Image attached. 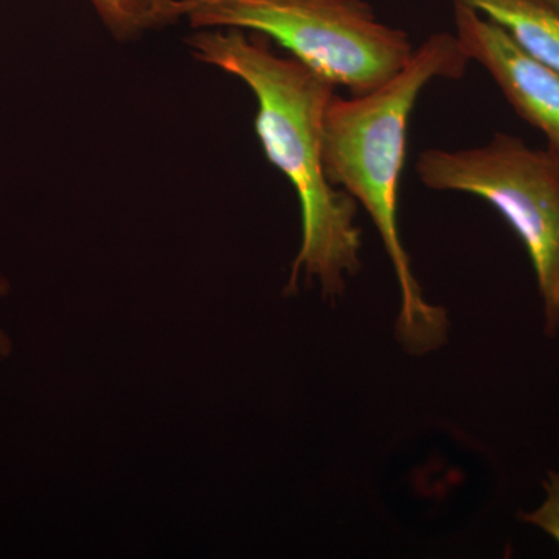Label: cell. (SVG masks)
Instances as JSON below:
<instances>
[{
  "mask_svg": "<svg viewBox=\"0 0 559 559\" xmlns=\"http://www.w3.org/2000/svg\"><path fill=\"white\" fill-rule=\"evenodd\" d=\"M198 60L226 70L252 90L259 102L255 131L264 153L299 197L301 248L286 293L296 288L300 270L319 278L323 296L344 293L345 274L360 270L358 202L330 182L322 160V121L336 86L293 57L272 53L263 38L241 31L201 32L191 36Z\"/></svg>",
  "mask_w": 559,
  "mask_h": 559,
  "instance_id": "1",
  "label": "cell"
},
{
  "mask_svg": "<svg viewBox=\"0 0 559 559\" xmlns=\"http://www.w3.org/2000/svg\"><path fill=\"white\" fill-rule=\"evenodd\" d=\"M468 57L455 35L437 33L414 50L388 83L362 95L331 97L322 121L326 178L369 213L399 280L401 310L396 337L412 355L439 348L448 337L447 311L423 299L401 241L399 193L406 134L418 95L432 80H460Z\"/></svg>",
  "mask_w": 559,
  "mask_h": 559,
  "instance_id": "2",
  "label": "cell"
},
{
  "mask_svg": "<svg viewBox=\"0 0 559 559\" xmlns=\"http://www.w3.org/2000/svg\"><path fill=\"white\" fill-rule=\"evenodd\" d=\"M197 28H237L271 38L352 95L381 87L414 55L409 36L377 20L364 0H183Z\"/></svg>",
  "mask_w": 559,
  "mask_h": 559,
  "instance_id": "3",
  "label": "cell"
},
{
  "mask_svg": "<svg viewBox=\"0 0 559 559\" xmlns=\"http://www.w3.org/2000/svg\"><path fill=\"white\" fill-rule=\"evenodd\" d=\"M418 178L439 191L474 194L498 210L527 250L546 312L547 333L559 329V159L498 134L480 148L428 150Z\"/></svg>",
  "mask_w": 559,
  "mask_h": 559,
  "instance_id": "4",
  "label": "cell"
},
{
  "mask_svg": "<svg viewBox=\"0 0 559 559\" xmlns=\"http://www.w3.org/2000/svg\"><path fill=\"white\" fill-rule=\"evenodd\" d=\"M455 38L479 62L522 120L546 135L559 159V72L530 57L499 24L479 11L454 5Z\"/></svg>",
  "mask_w": 559,
  "mask_h": 559,
  "instance_id": "5",
  "label": "cell"
},
{
  "mask_svg": "<svg viewBox=\"0 0 559 559\" xmlns=\"http://www.w3.org/2000/svg\"><path fill=\"white\" fill-rule=\"evenodd\" d=\"M496 22L522 50L559 72V10L543 0H451Z\"/></svg>",
  "mask_w": 559,
  "mask_h": 559,
  "instance_id": "6",
  "label": "cell"
},
{
  "mask_svg": "<svg viewBox=\"0 0 559 559\" xmlns=\"http://www.w3.org/2000/svg\"><path fill=\"white\" fill-rule=\"evenodd\" d=\"M119 39L159 28L183 16V0H90Z\"/></svg>",
  "mask_w": 559,
  "mask_h": 559,
  "instance_id": "7",
  "label": "cell"
},
{
  "mask_svg": "<svg viewBox=\"0 0 559 559\" xmlns=\"http://www.w3.org/2000/svg\"><path fill=\"white\" fill-rule=\"evenodd\" d=\"M547 499L540 509L533 513L522 514V520L543 528L559 544V476L554 471L549 473V479L544 481Z\"/></svg>",
  "mask_w": 559,
  "mask_h": 559,
  "instance_id": "8",
  "label": "cell"
},
{
  "mask_svg": "<svg viewBox=\"0 0 559 559\" xmlns=\"http://www.w3.org/2000/svg\"><path fill=\"white\" fill-rule=\"evenodd\" d=\"M7 289H9V285H7L5 280L0 278V294H5ZM11 352V342L5 334L0 331V358H5L9 356Z\"/></svg>",
  "mask_w": 559,
  "mask_h": 559,
  "instance_id": "9",
  "label": "cell"
},
{
  "mask_svg": "<svg viewBox=\"0 0 559 559\" xmlns=\"http://www.w3.org/2000/svg\"><path fill=\"white\" fill-rule=\"evenodd\" d=\"M543 2L549 3V5L555 7V9L559 10V0H543Z\"/></svg>",
  "mask_w": 559,
  "mask_h": 559,
  "instance_id": "10",
  "label": "cell"
}]
</instances>
